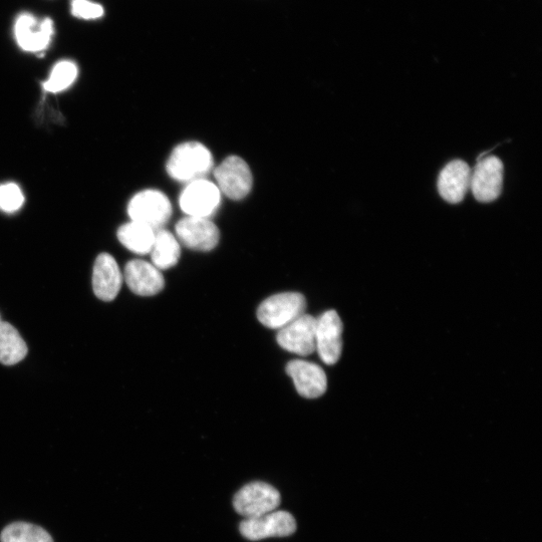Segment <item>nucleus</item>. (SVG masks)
Wrapping results in <instances>:
<instances>
[{
	"instance_id": "3",
	"label": "nucleus",
	"mask_w": 542,
	"mask_h": 542,
	"mask_svg": "<svg viewBox=\"0 0 542 542\" xmlns=\"http://www.w3.org/2000/svg\"><path fill=\"white\" fill-rule=\"evenodd\" d=\"M172 204L166 194L155 189L143 190L128 204L131 221L145 224L155 231L163 229L172 216Z\"/></svg>"
},
{
	"instance_id": "13",
	"label": "nucleus",
	"mask_w": 542,
	"mask_h": 542,
	"mask_svg": "<svg viewBox=\"0 0 542 542\" xmlns=\"http://www.w3.org/2000/svg\"><path fill=\"white\" fill-rule=\"evenodd\" d=\"M123 277L131 292L141 297L156 296L165 287L161 270L151 262L141 259L129 261L126 264Z\"/></svg>"
},
{
	"instance_id": "18",
	"label": "nucleus",
	"mask_w": 542,
	"mask_h": 542,
	"mask_svg": "<svg viewBox=\"0 0 542 542\" xmlns=\"http://www.w3.org/2000/svg\"><path fill=\"white\" fill-rule=\"evenodd\" d=\"M29 349L19 331L7 322L0 324V363L14 366L22 362Z\"/></svg>"
},
{
	"instance_id": "1",
	"label": "nucleus",
	"mask_w": 542,
	"mask_h": 542,
	"mask_svg": "<svg viewBox=\"0 0 542 542\" xmlns=\"http://www.w3.org/2000/svg\"><path fill=\"white\" fill-rule=\"evenodd\" d=\"M214 160L210 150L199 142H185L175 147L166 164L168 175L179 182L205 178Z\"/></svg>"
},
{
	"instance_id": "10",
	"label": "nucleus",
	"mask_w": 542,
	"mask_h": 542,
	"mask_svg": "<svg viewBox=\"0 0 542 542\" xmlns=\"http://www.w3.org/2000/svg\"><path fill=\"white\" fill-rule=\"evenodd\" d=\"M343 323L336 311H328L317 319L316 351L322 361L333 366L343 350Z\"/></svg>"
},
{
	"instance_id": "7",
	"label": "nucleus",
	"mask_w": 542,
	"mask_h": 542,
	"mask_svg": "<svg viewBox=\"0 0 542 542\" xmlns=\"http://www.w3.org/2000/svg\"><path fill=\"white\" fill-rule=\"evenodd\" d=\"M239 531L251 541L286 537L297 531V521L290 512L275 510L259 517L244 519L239 525Z\"/></svg>"
},
{
	"instance_id": "22",
	"label": "nucleus",
	"mask_w": 542,
	"mask_h": 542,
	"mask_svg": "<svg viewBox=\"0 0 542 542\" xmlns=\"http://www.w3.org/2000/svg\"><path fill=\"white\" fill-rule=\"evenodd\" d=\"M25 203V195L16 183H7L0 186V210L14 213L20 210Z\"/></svg>"
},
{
	"instance_id": "12",
	"label": "nucleus",
	"mask_w": 542,
	"mask_h": 542,
	"mask_svg": "<svg viewBox=\"0 0 542 542\" xmlns=\"http://www.w3.org/2000/svg\"><path fill=\"white\" fill-rule=\"evenodd\" d=\"M15 36L23 51L43 53L49 48L54 36V23L51 19L39 23L33 15L22 14L15 25Z\"/></svg>"
},
{
	"instance_id": "6",
	"label": "nucleus",
	"mask_w": 542,
	"mask_h": 542,
	"mask_svg": "<svg viewBox=\"0 0 542 542\" xmlns=\"http://www.w3.org/2000/svg\"><path fill=\"white\" fill-rule=\"evenodd\" d=\"M213 173L220 192L232 200L244 199L252 189L251 170L239 156L227 157Z\"/></svg>"
},
{
	"instance_id": "5",
	"label": "nucleus",
	"mask_w": 542,
	"mask_h": 542,
	"mask_svg": "<svg viewBox=\"0 0 542 542\" xmlns=\"http://www.w3.org/2000/svg\"><path fill=\"white\" fill-rule=\"evenodd\" d=\"M222 193L214 182L205 178L187 183L179 197L186 216L210 218L220 207Z\"/></svg>"
},
{
	"instance_id": "24",
	"label": "nucleus",
	"mask_w": 542,
	"mask_h": 542,
	"mask_svg": "<svg viewBox=\"0 0 542 542\" xmlns=\"http://www.w3.org/2000/svg\"><path fill=\"white\" fill-rule=\"evenodd\" d=\"M2 323H3V321H2V317H0V324H2Z\"/></svg>"
},
{
	"instance_id": "8",
	"label": "nucleus",
	"mask_w": 542,
	"mask_h": 542,
	"mask_svg": "<svg viewBox=\"0 0 542 542\" xmlns=\"http://www.w3.org/2000/svg\"><path fill=\"white\" fill-rule=\"evenodd\" d=\"M504 166L496 156L480 158L471 173L470 189L482 203L496 200L502 193Z\"/></svg>"
},
{
	"instance_id": "15",
	"label": "nucleus",
	"mask_w": 542,
	"mask_h": 542,
	"mask_svg": "<svg viewBox=\"0 0 542 542\" xmlns=\"http://www.w3.org/2000/svg\"><path fill=\"white\" fill-rule=\"evenodd\" d=\"M287 373L293 379L298 393L307 399L320 398L327 392V375L317 364L295 360L288 364Z\"/></svg>"
},
{
	"instance_id": "23",
	"label": "nucleus",
	"mask_w": 542,
	"mask_h": 542,
	"mask_svg": "<svg viewBox=\"0 0 542 542\" xmlns=\"http://www.w3.org/2000/svg\"><path fill=\"white\" fill-rule=\"evenodd\" d=\"M72 14L83 20H97L104 16V9L90 0H73Z\"/></svg>"
},
{
	"instance_id": "19",
	"label": "nucleus",
	"mask_w": 542,
	"mask_h": 542,
	"mask_svg": "<svg viewBox=\"0 0 542 542\" xmlns=\"http://www.w3.org/2000/svg\"><path fill=\"white\" fill-rule=\"evenodd\" d=\"M155 234L156 231L151 227L131 221L119 228L118 239L130 251L146 255L151 252Z\"/></svg>"
},
{
	"instance_id": "20",
	"label": "nucleus",
	"mask_w": 542,
	"mask_h": 542,
	"mask_svg": "<svg viewBox=\"0 0 542 542\" xmlns=\"http://www.w3.org/2000/svg\"><path fill=\"white\" fill-rule=\"evenodd\" d=\"M0 542H54V539L43 527L19 521L4 528Z\"/></svg>"
},
{
	"instance_id": "21",
	"label": "nucleus",
	"mask_w": 542,
	"mask_h": 542,
	"mask_svg": "<svg viewBox=\"0 0 542 542\" xmlns=\"http://www.w3.org/2000/svg\"><path fill=\"white\" fill-rule=\"evenodd\" d=\"M78 72V67L74 62L62 61L54 67L49 80L43 84V87L49 93L63 92L75 83Z\"/></svg>"
},
{
	"instance_id": "9",
	"label": "nucleus",
	"mask_w": 542,
	"mask_h": 542,
	"mask_svg": "<svg viewBox=\"0 0 542 542\" xmlns=\"http://www.w3.org/2000/svg\"><path fill=\"white\" fill-rule=\"evenodd\" d=\"M180 244L196 251H211L219 243L220 232L210 218L186 216L175 227Z\"/></svg>"
},
{
	"instance_id": "17",
	"label": "nucleus",
	"mask_w": 542,
	"mask_h": 542,
	"mask_svg": "<svg viewBox=\"0 0 542 542\" xmlns=\"http://www.w3.org/2000/svg\"><path fill=\"white\" fill-rule=\"evenodd\" d=\"M152 264L159 270L175 266L181 256V244L177 237L166 229L156 231L151 249Z\"/></svg>"
},
{
	"instance_id": "11",
	"label": "nucleus",
	"mask_w": 542,
	"mask_h": 542,
	"mask_svg": "<svg viewBox=\"0 0 542 542\" xmlns=\"http://www.w3.org/2000/svg\"><path fill=\"white\" fill-rule=\"evenodd\" d=\"M317 318L304 314L279 331L277 341L286 351L309 356L316 351Z\"/></svg>"
},
{
	"instance_id": "2",
	"label": "nucleus",
	"mask_w": 542,
	"mask_h": 542,
	"mask_svg": "<svg viewBox=\"0 0 542 542\" xmlns=\"http://www.w3.org/2000/svg\"><path fill=\"white\" fill-rule=\"evenodd\" d=\"M306 298L299 293H283L263 301L257 310L258 321L271 330H282L306 313Z\"/></svg>"
},
{
	"instance_id": "4",
	"label": "nucleus",
	"mask_w": 542,
	"mask_h": 542,
	"mask_svg": "<svg viewBox=\"0 0 542 542\" xmlns=\"http://www.w3.org/2000/svg\"><path fill=\"white\" fill-rule=\"evenodd\" d=\"M281 500L277 488L258 481L243 486L235 494L233 506L238 514L247 519L275 511L280 506Z\"/></svg>"
},
{
	"instance_id": "14",
	"label": "nucleus",
	"mask_w": 542,
	"mask_h": 542,
	"mask_svg": "<svg viewBox=\"0 0 542 542\" xmlns=\"http://www.w3.org/2000/svg\"><path fill=\"white\" fill-rule=\"evenodd\" d=\"M124 281L117 260L109 253L97 257L93 270V289L96 297L104 302L114 301Z\"/></svg>"
},
{
	"instance_id": "16",
	"label": "nucleus",
	"mask_w": 542,
	"mask_h": 542,
	"mask_svg": "<svg viewBox=\"0 0 542 542\" xmlns=\"http://www.w3.org/2000/svg\"><path fill=\"white\" fill-rule=\"evenodd\" d=\"M471 169L462 160L448 163L438 178V191L441 197L451 204L463 201L470 188Z\"/></svg>"
}]
</instances>
